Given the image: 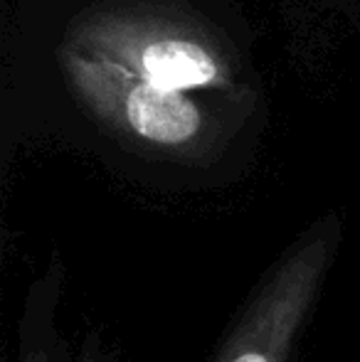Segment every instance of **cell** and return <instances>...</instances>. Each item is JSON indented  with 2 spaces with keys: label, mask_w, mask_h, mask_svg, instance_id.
Returning <instances> with one entry per match:
<instances>
[{
  "label": "cell",
  "mask_w": 360,
  "mask_h": 362,
  "mask_svg": "<svg viewBox=\"0 0 360 362\" xmlns=\"http://www.w3.org/2000/svg\"><path fill=\"white\" fill-rule=\"evenodd\" d=\"M333 234L313 229L265 276L215 362H289L331 267Z\"/></svg>",
  "instance_id": "1"
},
{
  "label": "cell",
  "mask_w": 360,
  "mask_h": 362,
  "mask_svg": "<svg viewBox=\"0 0 360 362\" xmlns=\"http://www.w3.org/2000/svg\"><path fill=\"white\" fill-rule=\"evenodd\" d=\"M131 54L124 59V79L119 94L126 91H163L185 94L190 89L210 86L220 76L217 59L207 47L178 35H151L126 45Z\"/></svg>",
  "instance_id": "2"
},
{
  "label": "cell",
  "mask_w": 360,
  "mask_h": 362,
  "mask_svg": "<svg viewBox=\"0 0 360 362\" xmlns=\"http://www.w3.org/2000/svg\"><path fill=\"white\" fill-rule=\"evenodd\" d=\"M23 362H64L62 358H57V355H52L50 350L45 348H28L23 353ZM77 362H96L94 358H82Z\"/></svg>",
  "instance_id": "3"
}]
</instances>
